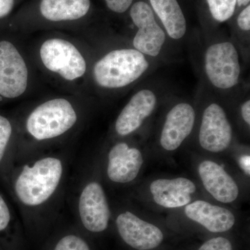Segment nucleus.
<instances>
[{
    "instance_id": "obj_1",
    "label": "nucleus",
    "mask_w": 250,
    "mask_h": 250,
    "mask_svg": "<svg viewBox=\"0 0 250 250\" xmlns=\"http://www.w3.org/2000/svg\"><path fill=\"white\" fill-rule=\"evenodd\" d=\"M69 168L70 155L47 151L14 164L10 175L11 188L26 222H47L60 213Z\"/></svg>"
},
{
    "instance_id": "obj_2",
    "label": "nucleus",
    "mask_w": 250,
    "mask_h": 250,
    "mask_svg": "<svg viewBox=\"0 0 250 250\" xmlns=\"http://www.w3.org/2000/svg\"><path fill=\"white\" fill-rule=\"evenodd\" d=\"M80 120V113L66 99L49 100L36 106L26 118L24 129L27 139L16 147L15 164L46 152L47 146L75 129Z\"/></svg>"
},
{
    "instance_id": "obj_3",
    "label": "nucleus",
    "mask_w": 250,
    "mask_h": 250,
    "mask_svg": "<svg viewBox=\"0 0 250 250\" xmlns=\"http://www.w3.org/2000/svg\"><path fill=\"white\" fill-rule=\"evenodd\" d=\"M149 67L147 59L136 49L111 51L96 62L94 79L104 88H119L137 80Z\"/></svg>"
},
{
    "instance_id": "obj_4",
    "label": "nucleus",
    "mask_w": 250,
    "mask_h": 250,
    "mask_svg": "<svg viewBox=\"0 0 250 250\" xmlns=\"http://www.w3.org/2000/svg\"><path fill=\"white\" fill-rule=\"evenodd\" d=\"M75 213L81 225L91 233L107 229L111 211L104 189L92 177L80 182L75 194Z\"/></svg>"
},
{
    "instance_id": "obj_5",
    "label": "nucleus",
    "mask_w": 250,
    "mask_h": 250,
    "mask_svg": "<svg viewBox=\"0 0 250 250\" xmlns=\"http://www.w3.org/2000/svg\"><path fill=\"white\" fill-rule=\"evenodd\" d=\"M40 57L46 68L67 81L83 76L86 62L79 49L72 42L62 39H51L41 45Z\"/></svg>"
},
{
    "instance_id": "obj_6",
    "label": "nucleus",
    "mask_w": 250,
    "mask_h": 250,
    "mask_svg": "<svg viewBox=\"0 0 250 250\" xmlns=\"http://www.w3.org/2000/svg\"><path fill=\"white\" fill-rule=\"evenodd\" d=\"M26 62L12 41L0 38V102L24 93L28 85Z\"/></svg>"
},
{
    "instance_id": "obj_7",
    "label": "nucleus",
    "mask_w": 250,
    "mask_h": 250,
    "mask_svg": "<svg viewBox=\"0 0 250 250\" xmlns=\"http://www.w3.org/2000/svg\"><path fill=\"white\" fill-rule=\"evenodd\" d=\"M205 68L210 82L217 88L228 89L236 85L241 66L233 44L226 42L210 46L206 53Z\"/></svg>"
},
{
    "instance_id": "obj_8",
    "label": "nucleus",
    "mask_w": 250,
    "mask_h": 250,
    "mask_svg": "<svg viewBox=\"0 0 250 250\" xmlns=\"http://www.w3.org/2000/svg\"><path fill=\"white\" fill-rule=\"evenodd\" d=\"M130 16L135 25L139 28L133 41L135 48L151 57L159 55L165 42L166 35L156 22L150 6L145 1H137L131 6Z\"/></svg>"
},
{
    "instance_id": "obj_9",
    "label": "nucleus",
    "mask_w": 250,
    "mask_h": 250,
    "mask_svg": "<svg viewBox=\"0 0 250 250\" xmlns=\"http://www.w3.org/2000/svg\"><path fill=\"white\" fill-rule=\"evenodd\" d=\"M116 225L122 239L134 249H155L164 239V233L160 229L141 220L129 210L121 212L118 215Z\"/></svg>"
},
{
    "instance_id": "obj_10",
    "label": "nucleus",
    "mask_w": 250,
    "mask_h": 250,
    "mask_svg": "<svg viewBox=\"0 0 250 250\" xmlns=\"http://www.w3.org/2000/svg\"><path fill=\"white\" fill-rule=\"evenodd\" d=\"M232 129L221 106L212 104L204 111L199 141L210 152H223L231 144Z\"/></svg>"
},
{
    "instance_id": "obj_11",
    "label": "nucleus",
    "mask_w": 250,
    "mask_h": 250,
    "mask_svg": "<svg viewBox=\"0 0 250 250\" xmlns=\"http://www.w3.org/2000/svg\"><path fill=\"white\" fill-rule=\"evenodd\" d=\"M143 158L141 151L125 142L117 143L108 150L106 174L113 184L131 183L139 175Z\"/></svg>"
},
{
    "instance_id": "obj_12",
    "label": "nucleus",
    "mask_w": 250,
    "mask_h": 250,
    "mask_svg": "<svg viewBox=\"0 0 250 250\" xmlns=\"http://www.w3.org/2000/svg\"><path fill=\"white\" fill-rule=\"evenodd\" d=\"M193 108L187 103L174 106L167 113L161 132V146L167 151H174L191 133L195 123Z\"/></svg>"
},
{
    "instance_id": "obj_13",
    "label": "nucleus",
    "mask_w": 250,
    "mask_h": 250,
    "mask_svg": "<svg viewBox=\"0 0 250 250\" xmlns=\"http://www.w3.org/2000/svg\"><path fill=\"white\" fill-rule=\"evenodd\" d=\"M156 104L154 93L142 90L135 94L120 113L115 123V131L120 136L132 134L154 111Z\"/></svg>"
},
{
    "instance_id": "obj_14",
    "label": "nucleus",
    "mask_w": 250,
    "mask_h": 250,
    "mask_svg": "<svg viewBox=\"0 0 250 250\" xmlns=\"http://www.w3.org/2000/svg\"><path fill=\"white\" fill-rule=\"evenodd\" d=\"M153 200L158 205L165 208H178L190 204L192 195L196 191V186L191 180L184 177L159 179L150 184Z\"/></svg>"
},
{
    "instance_id": "obj_15",
    "label": "nucleus",
    "mask_w": 250,
    "mask_h": 250,
    "mask_svg": "<svg viewBox=\"0 0 250 250\" xmlns=\"http://www.w3.org/2000/svg\"><path fill=\"white\" fill-rule=\"evenodd\" d=\"M202 184L215 200L223 203L234 202L239 194L236 182L223 167L211 161H202L198 167Z\"/></svg>"
},
{
    "instance_id": "obj_16",
    "label": "nucleus",
    "mask_w": 250,
    "mask_h": 250,
    "mask_svg": "<svg viewBox=\"0 0 250 250\" xmlns=\"http://www.w3.org/2000/svg\"><path fill=\"white\" fill-rule=\"evenodd\" d=\"M184 210L188 218L200 224L210 232H225L231 229L236 223V218L229 210L203 200L188 204Z\"/></svg>"
},
{
    "instance_id": "obj_17",
    "label": "nucleus",
    "mask_w": 250,
    "mask_h": 250,
    "mask_svg": "<svg viewBox=\"0 0 250 250\" xmlns=\"http://www.w3.org/2000/svg\"><path fill=\"white\" fill-rule=\"evenodd\" d=\"M90 7V0H41L40 11L47 21L62 22L84 17Z\"/></svg>"
},
{
    "instance_id": "obj_18",
    "label": "nucleus",
    "mask_w": 250,
    "mask_h": 250,
    "mask_svg": "<svg viewBox=\"0 0 250 250\" xmlns=\"http://www.w3.org/2000/svg\"><path fill=\"white\" fill-rule=\"evenodd\" d=\"M149 1L168 35L174 39L183 37L187 31V21L177 0Z\"/></svg>"
},
{
    "instance_id": "obj_19",
    "label": "nucleus",
    "mask_w": 250,
    "mask_h": 250,
    "mask_svg": "<svg viewBox=\"0 0 250 250\" xmlns=\"http://www.w3.org/2000/svg\"><path fill=\"white\" fill-rule=\"evenodd\" d=\"M14 127L6 116L0 115V166L6 160L14 139Z\"/></svg>"
},
{
    "instance_id": "obj_20",
    "label": "nucleus",
    "mask_w": 250,
    "mask_h": 250,
    "mask_svg": "<svg viewBox=\"0 0 250 250\" xmlns=\"http://www.w3.org/2000/svg\"><path fill=\"white\" fill-rule=\"evenodd\" d=\"M210 14L215 21L225 22L233 16L237 0H207Z\"/></svg>"
},
{
    "instance_id": "obj_21",
    "label": "nucleus",
    "mask_w": 250,
    "mask_h": 250,
    "mask_svg": "<svg viewBox=\"0 0 250 250\" xmlns=\"http://www.w3.org/2000/svg\"><path fill=\"white\" fill-rule=\"evenodd\" d=\"M53 250H90L85 240L75 233L64 235L57 241Z\"/></svg>"
},
{
    "instance_id": "obj_22",
    "label": "nucleus",
    "mask_w": 250,
    "mask_h": 250,
    "mask_svg": "<svg viewBox=\"0 0 250 250\" xmlns=\"http://www.w3.org/2000/svg\"><path fill=\"white\" fill-rule=\"evenodd\" d=\"M14 220L12 210L0 193V232L7 229Z\"/></svg>"
},
{
    "instance_id": "obj_23",
    "label": "nucleus",
    "mask_w": 250,
    "mask_h": 250,
    "mask_svg": "<svg viewBox=\"0 0 250 250\" xmlns=\"http://www.w3.org/2000/svg\"><path fill=\"white\" fill-rule=\"evenodd\" d=\"M198 250H233V247L227 238L216 237L206 241Z\"/></svg>"
},
{
    "instance_id": "obj_24",
    "label": "nucleus",
    "mask_w": 250,
    "mask_h": 250,
    "mask_svg": "<svg viewBox=\"0 0 250 250\" xmlns=\"http://www.w3.org/2000/svg\"><path fill=\"white\" fill-rule=\"evenodd\" d=\"M105 1L108 9L112 11L123 14L131 6L133 0H105Z\"/></svg>"
},
{
    "instance_id": "obj_25",
    "label": "nucleus",
    "mask_w": 250,
    "mask_h": 250,
    "mask_svg": "<svg viewBox=\"0 0 250 250\" xmlns=\"http://www.w3.org/2000/svg\"><path fill=\"white\" fill-rule=\"evenodd\" d=\"M238 25L243 31H250V6H247L246 9L242 11L238 16Z\"/></svg>"
},
{
    "instance_id": "obj_26",
    "label": "nucleus",
    "mask_w": 250,
    "mask_h": 250,
    "mask_svg": "<svg viewBox=\"0 0 250 250\" xmlns=\"http://www.w3.org/2000/svg\"><path fill=\"white\" fill-rule=\"evenodd\" d=\"M15 0H0V20L10 14L14 9Z\"/></svg>"
},
{
    "instance_id": "obj_27",
    "label": "nucleus",
    "mask_w": 250,
    "mask_h": 250,
    "mask_svg": "<svg viewBox=\"0 0 250 250\" xmlns=\"http://www.w3.org/2000/svg\"><path fill=\"white\" fill-rule=\"evenodd\" d=\"M242 117L247 124L250 125V101L246 102L241 107Z\"/></svg>"
},
{
    "instance_id": "obj_28",
    "label": "nucleus",
    "mask_w": 250,
    "mask_h": 250,
    "mask_svg": "<svg viewBox=\"0 0 250 250\" xmlns=\"http://www.w3.org/2000/svg\"><path fill=\"white\" fill-rule=\"evenodd\" d=\"M240 166L242 170L248 175H250V156L249 155H245L240 158Z\"/></svg>"
},
{
    "instance_id": "obj_29",
    "label": "nucleus",
    "mask_w": 250,
    "mask_h": 250,
    "mask_svg": "<svg viewBox=\"0 0 250 250\" xmlns=\"http://www.w3.org/2000/svg\"><path fill=\"white\" fill-rule=\"evenodd\" d=\"M250 0H237V3H238V6H248L249 4Z\"/></svg>"
}]
</instances>
